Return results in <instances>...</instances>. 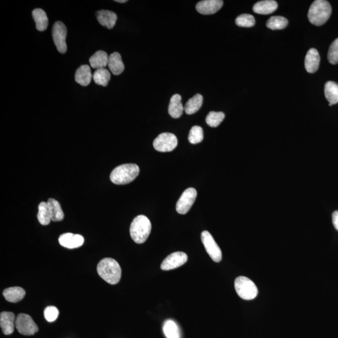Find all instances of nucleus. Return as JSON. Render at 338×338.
<instances>
[{
  "instance_id": "obj_20",
  "label": "nucleus",
  "mask_w": 338,
  "mask_h": 338,
  "mask_svg": "<svg viewBox=\"0 0 338 338\" xmlns=\"http://www.w3.org/2000/svg\"><path fill=\"white\" fill-rule=\"evenodd\" d=\"M108 67L115 76H119L123 72L125 66L119 53H112L108 57Z\"/></svg>"
},
{
  "instance_id": "obj_19",
  "label": "nucleus",
  "mask_w": 338,
  "mask_h": 338,
  "mask_svg": "<svg viewBox=\"0 0 338 338\" xmlns=\"http://www.w3.org/2000/svg\"><path fill=\"white\" fill-rule=\"evenodd\" d=\"M277 1L264 0L256 3L253 6V11L258 14L269 15L275 12L277 10Z\"/></svg>"
},
{
  "instance_id": "obj_2",
  "label": "nucleus",
  "mask_w": 338,
  "mask_h": 338,
  "mask_svg": "<svg viewBox=\"0 0 338 338\" xmlns=\"http://www.w3.org/2000/svg\"><path fill=\"white\" fill-rule=\"evenodd\" d=\"M332 8L330 3L325 0H316L310 6L308 19L310 23L316 26L324 25L330 18Z\"/></svg>"
},
{
  "instance_id": "obj_30",
  "label": "nucleus",
  "mask_w": 338,
  "mask_h": 338,
  "mask_svg": "<svg viewBox=\"0 0 338 338\" xmlns=\"http://www.w3.org/2000/svg\"><path fill=\"white\" fill-rule=\"evenodd\" d=\"M163 331L168 338H180L179 329L174 321L167 320L164 323Z\"/></svg>"
},
{
  "instance_id": "obj_9",
  "label": "nucleus",
  "mask_w": 338,
  "mask_h": 338,
  "mask_svg": "<svg viewBox=\"0 0 338 338\" xmlns=\"http://www.w3.org/2000/svg\"><path fill=\"white\" fill-rule=\"evenodd\" d=\"M201 240L207 254L210 256L212 260L215 262H219L222 260L221 250L211 233L207 230L203 231L201 234Z\"/></svg>"
},
{
  "instance_id": "obj_32",
  "label": "nucleus",
  "mask_w": 338,
  "mask_h": 338,
  "mask_svg": "<svg viewBox=\"0 0 338 338\" xmlns=\"http://www.w3.org/2000/svg\"><path fill=\"white\" fill-rule=\"evenodd\" d=\"M204 139L202 128L200 126H194L190 130L189 141L192 144H199Z\"/></svg>"
},
{
  "instance_id": "obj_24",
  "label": "nucleus",
  "mask_w": 338,
  "mask_h": 338,
  "mask_svg": "<svg viewBox=\"0 0 338 338\" xmlns=\"http://www.w3.org/2000/svg\"><path fill=\"white\" fill-rule=\"evenodd\" d=\"M324 95L329 102V106L338 104V84L332 81L327 82L324 86Z\"/></svg>"
},
{
  "instance_id": "obj_36",
  "label": "nucleus",
  "mask_w": 338,
  "mask_h": 338,
  "mask_svg": "<svg viewBox=\"0 0 338 338\" xmlns=\"http://www.w3.org/2000/svg\"><path fill=\"white\" fill-rule=\"evenodd\" d=\"M332 220L334 227L338 230V211H336L333 213Z\"/></svg>"
},
{
  "instance_id": "obj_34",
  "label": "nucleus",
  "mask_w": 338,
  "mask_h": 338,
  "mask_svg": "<svg viewBox=\"0 0 338 338\" xmlns=\"http://www.w3.org/2000/svg\"><path fill=\"white\" fill-rule=\"evenodd\" d=\"M328 59L329 63L333 65L338 63V38L329 46Z\"/></svg>"
},
{
  "instance_id": "obj_16",
  "label": "nucleus",
  "mask_w": 338,
  "mask_h": 338,
  "mask_svg": "<svg viewBox=\"0 0 338 338\" xmlns=\"http://www.w3.org/2000/svg\"><path fill=\"white\" fill-rule=\"evenodd\" d=\"M96 16L100 24L108 29H113L117 20V15L109 10L98 11L96 13Z\"/></svg>"
},
{
  "instance_id": "obj_25",
  "label": "nucleus",
  "mask_w": 338,
  "mask_h": 338,
  "mask_svg": "<svg viewBox=\"0 0 338 338\" xmlns=\"http://www.w3.org/2000/svg\"><path fill=\"white\" fill-rule=\"evenodd\" d=\"M49 211H50L51 220L53 222H59L63 219L64 214L61 204L54 199H49L48 202Z\"/></svg>"
},
{
  "instance_id": "obj_12",
  "label": "nucleus",
  "mask_w": 338,
  "mask_h": 338,
  "mask_svg": "<svg viewBox=\"0 0 338 338\" xmlns=\"http://www.w3.org/2000/svg\"><path fill=\"white\" fill-rule=\"evenodd\" d=\"M221 0H204L199 2L196 10L202 15H213L217 13L223 6Z\"/></svg>"
},
{
  "instance_id": "obj_37",
  "label": "nucleus",
  "mask_w": 338,
  "mask_h": 338,
  "mask_svg": "<svg viewBox=\"0 0 338 338\" xmlns=\"http://www.w3.org/2000/svg\"><path fill=\"white\" fill-rule=\"evenodd\" d=\"M117 2V3H126V2H127V0H116V1H115Z\"/></svg>"
},
{
  "instance_id": "obj_14",
  "label": "nucleus",
  "mask_w": 338,
  "mask_h": 338,
  "mask_svg": "<svg viewBox=\"0 0 338 338\" xmlns=\"http://www.w3.org/2000/svg\"><path fill=\"white\" fill-rule=\"evenodd\" d=\"M15 316L12 312L4 311L0 314V326L5 335H12L15 327Z\"/></svg>"
},
{
  "instance_id": "obj_7",
  "label": "nucleus",
  "mask_w": 338,
  "mask_h": 338,
  "mask_svg": "<svg viewBox=\"0 0 338 338\" xmlns=\"http://www.w3.org/2000/svg\"><path fill=\"white\" fill-rule=\"evenodd\" d=\"M15 327L21 335L31 336L38 331V328L33 319L29 314H18L15 321Z\"/></svg>"
},
{
  "instance_id": "obj_10",
  "label": "nucleus",
  "mask_w": 338,
  "mask_h": 338,
  "mask_svg": "<svg viewBox=\"0 0 338 338\" xmlns=\"http://www.w3.org/2000/svg\"><path fill=\"white\" fill-rule=\"evenodd\" d=\"M197 190L194 188H188L179 198L176 205L177 213L185 215L191 209L197 198Z\"/></svg>"
},
{
  "instance_id": "obj_21",
  "label": "nucleus",
  "mask_w": 338,
  "mask_h": 338,
  "mask_svg": "<svg viewBox=\"0 0 338 338\" xmlns=\"http://www.w3.org/2000/svg\"><path fill=\"white\" fill-rule=\"evenodd\" d=\"M25 291L20 287H12L4 290L3 295L6 301L10 303H18L25 296Z\"/></svg>"
},
{
  "instance_id": "obj_15",
  "label": "nucleus",
  "mask_w": 338,
  "mask_h": 338,
  "mask_svg": "<svg viewBox=\"0 0 338 338\" xmlns=\"http://www.w3.org/2000/svg\"><path fill=\"white\" fill-rule=\"evenodd\" d=\"M305 68L310 74L317 71L320 63V56L315 48H311L307 51L305 58Z\"/></svg>"
},
{
  "instance_id": "obj_6",
  "label": "nucleus",
  "mask_w": 338,
  "mask_h": 338,
  "mask_svg": "<svg viewBox=\"0 0 338 338\" xmlns=\"http://www.w3.org/2000/svg\"><path fill=\"white\" fill-rule=\"evenodd\" d=\"M178 140L174 134L162 133L154 140L153 145L156 151L160 153H168L176 148Z\"/></svg>"
},
{
  "instance_id": "obj_4",
  "label": "nucleus",
  "mask_w": 338,
  "mask_h": 338,
  "mask_svg": "<svg viewBox=\"0 0 338 338\" xmlns=\"http://www.w3.org/2000/svg\"><path fill=\"white\" fill-rule=\"evenodd\" d=\"M151 222L148 218L144 215H139L135 218L130 225V236L135 243H144L151 234Z\"/></svg>"
},
{
  "instance_id": "obj_18",
  "label": "nucleus",
  "mask_w": 338,
  "mask_h": 338,
  "mask_svg": "<svg viewBox=\"0 0 338 338\" xmlns=\"http://www.w3.org/2000/svg\"><path fill=\"white\" fill-rule=\"evenodd\" d=\"M93 76L89 65H83L77 70L75 79L77 83L83 87H87L91 83Z\"/></svg>"
},
{
  "instance_id": "obj_13",
  "label": "nucleus",
  "mask_w": 338,
  "mask_h": 338,
  "mask_svg": "<svg viewBox=\"0 0 338 338\" xmlns=\"http://www.w3.org/2000/svg\"><path fill=\"white\" fill-rule=\"evenodd\" d=\"M59 241L63 247L68 249H76L83 245L84 238L81 235L65 233L60 236Z\"/></svg>"
},
{
  "instance_id": "obj_5",
  "label": "nucleus",
  "mask_w": 338,
  "mask_h": 338,
  "mask_svg": "<svg viewBox=\"0 0 338 338\" xmlns=\"http://www.w3.org/2000/svg\"><path fill=\"white\" fill-rule=\"evenodd\" d=\"M234 287L238 296L245 300H252L258 296V288L254 282L247 277H237L235 280Z\"/></svg>"
},
{
  "instance_id": "obj_35",
  "label": "nucleus",
  "mask_w": 338,
  "mask_h": 338,
  "mask_svg": "<svg viewBox=\"0 0 338 338\" xmlns=\"http://www.w3.org/2000/svg\"><path fill=\"white\" fill-rule=\"evenodd\" d=\"M59 309L55 307H48L44 311V316L47 322H53L59 317Z\"/></svg>"
},
{
  "instance_id": "obj_22",
  "label": "nucleus",
  "mask_w": 338,
  "mask_h": 338,
  "mask_svg": "<svg viewBox=\"0 0 338 338\" xmlns=\"http://www.w3.org/2000/svg\"><path fill=\"white\" fill-rule=\"evenodd\" d=\"M32 16L35 21L36 30L40 31H46L48 26V18L46 12L40 8H36L32 12Z\"/></svg>"
},
{
  "instance_id": "obj_33",
  "label": "nucleus",
  "mask_w": 338,
  "mask_h": 338,
  "mask_svg": "<svg viewBox=\"0 0 338 338\" xmlns=\"http://www.w3.org/2000/svg\"><path fill=\"white\" fill-rule=\"evenodd\" d=\"M236 23L239 27L250 28L255 25L256 21L252 15L243 14L237 17Z\"/></svg>"
},
{
  "instance_id": "obj_23",
  "label": "nucleus",
  "mask_w": 338,
  "mask_h": 338,
  "mask_svg": "<svg viewBox=\"0 0 338 338\" xmlns=\"http://www.w3.org/2000/svg\"><path fill=\"white\" fill-rule=\"evenodd\" d=\"M108 57L106 51H98L90 59V64L95 69L105 68L108 65Z\"/></svg>"
},
{
  "instance_id": "obj_28",
  "label": "nucleus",
  "mask_w": 338,
  "mask_h": 338,
  "mask_svg": "<svg viewBox=\"0 0 338 338\" xmlns=\"http://www.w3.org/2000/svg\"><path fill=\"white\" fill-rule=\"evenodd\" d=\"M37 218L38 221L43 226H47L50 224L51 220L47 202H42L39 204Z\"/></svg>"
},
{
  "instance_id": "obj_31",
  "label": "nucleus",
  "mask_w": 338,
  "mask_h": 338,
  "mask_svg": "<svg viewBox=\"0 0 338 338\" xmlns=\"http://www.w3.org/2000/svg\"><path fill=\"white\" fill-rule=\"evenodd\" d=\"M224 118L225 114L223 112H211L207 115L205 121L210 127H217L224 121Z\"/></svg>"
},
{
  "instance_id": "obj_8",
  "label": "nucleus",
  "mask_w": 338,
  "mask_h": 338,
  "mask_svg": "<svg viewBox=\"0 0 338 338\" xmlns=\"http://www.w3.org/2000/svg\"><path fill=\"white\" fill-rule=\"evenodd\" d=\"M67 30L65 24L61 21L55 22L52 28L53 40L57 50L61 53H65L67 50Z\"/></svg>"
},
{
  "instance_id": "obj_1",
  "label": "nucleus",
  "mask_w": 338,
  "mask_h": 338,
  "mask_svg": "<svg viewBox=\"0 0 338 338\" xmlns=\"http://www.w3.org/2000/svg\"><path fill=\"white\" fill-rule=\"evenodd\" d=\"M98 275L108 283H118L122 277V269L118 262L112 258H105L97 265Z\"/></svg>"
},
{
  "instance_id": "obj_26",
  "label": "nucleus",
  "mask_w": 338,
  "mask_h": 338,
  "mask_svg": "<svg viewBox=\"0 0 338 338\" xmlns=\"http://www.w3.org/2000/svg\"><path fill=\"white\" fill-rule=\"evenodd\" d=\"M202 104V96L200 94H196L186 103L184 107L185 112L188 115L194 114L200 110Z\"/></svg>"
},
{
  "instance_id": "obj_29",
  "label": "nucleus",
  "mask_w": 338,
  "mask_h": 338,
  "mask_svg": "<svg viewBox=\"0 0 338 338\" xmlns=\"http://www.w3.org/2000/svg\"><path fill=\"white\" fill-rule=\"evenodd\" d=\"M288 25V21L287 19L284 18V17L279 16L271 17L266 23L267 27L273 30V31L285 29Z\"/></svg>"
},
{
  "instance_id": "obj_17",
  "label": "nucleus",
  "mask_w": 338,
  "mask_h": 338,
  "mask_svg": "<svg viewBox=\"0 0 338 338\" xmlns=\"http://www.w3.org/2000/svg\"><path fill=\"white\" fill-rule=\"evenodd\" d=\"M181 96L175 94L170 98L169 106V113L172 118L178 119L183 115L184 108L181 102Z\"/></svg>"
},
{
  "instance_id": "obj_27",
  "label": "nucleus",
  "mask_w": 338,
  "mask_h": 338,
  "mask_svg": "<svg viewBox=\"0 0 338 338\" xmlns=\"http://www.w3.org/2000/svg\"><path fill=\"white\" fill-rule=\"evenodd\" d=\"M110 73L106 68L96 70L93 75V79L96 84L106 87L110 80Z\"/></svg>"
},
{
  "instance_id": "obj_11",
  "label": "nucleus",
  "mask_w": 338,
  "mask_h": 338,
  "mask_svg": "<svg viewBox=\"0 0 338 338\" xmlns=\"http://www.w3.org/2000/svg\"><path fill=\"white\" fill-rule=\"evenodd\" d=\"M188 257L185 252H175L170 254L162 262L160 268L164 271L172 270L181 267L187 261Z\"/></svg>"
},
{
  "instance_id": "obj_3",
  "label": "nucleus",
  "mask_w": 338,
  "mask_h": 338,
  "mask_svg": "<svg viewBox=\"0 0 338 338\" xmlns=\"http://www.w3.org/2000/svg\"><path fill=\"white\" fill-rule=\"evenodd\" d=\"M140 172L138 165L126 164L117 167L110 175V181L116 185H125L132 183Z\"/></svg>"
}]
</instances>
